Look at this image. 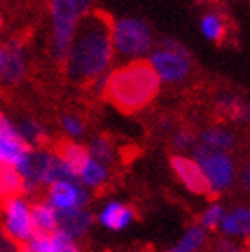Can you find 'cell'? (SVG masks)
Segmentation results:
<instances>
[{
	"label": "cell",
	"mask_w": 250,
	"mask_h": 252,
	"mask_svg": "<svg viewBox=\"0 0 250 252\" xmlns=\"http://www.w3.org/2000/svg\"><path fill=\"white\" fill-rule=\"evenodd\" d=\"M111 25V16L102 11H90L82 18L62 63L72 81L95 83L96 79L107 75L115 61Z\"/></svg>",
	"instance_id": "obj_1"
},
{
	"label": "cell",
	"mask_w": 250,
	"mask_h": 252,
	"mask_svg": "<svg viewBox=\"0 0 250 252\" xmlns=\"http://www.w3.org/2000/svg\"><path fill=\"white\" fill-rule=\"evenodd\" d=\"M161 81L145 59L120 64L106 75L102 95L125 115L141 111L157 97Z\"/></svg>",
	"instance_id": "obj_2"
},
{
	"label": "cell",
	"mask_w": 250,
	"mask_h": 252,
	"mask_svg": "<svg viewBox=\"0 0 250 252\" xmlns=\"http://www.w3.org/2000/svg\"><path fill=\"white\" fill-rule=\"evenodd\" d=\"M90 9L92 0H50L52 58L56 59V63H64L73 34Z\"/></svg>",
	"instance_id": "obj_3"
},
{
	"label": "cell",
	"mask_w": 250,
	"mask_h": 252,
	"mask_svg": "<svg viewBox=\"0 0 250 252\" xmlns=\"http://www.w3.org/2000/svg\"><path fill=\"white\" fill-rule=\"evenodd\" d=\"M111 39H113L115 56L127 59V63L143 59V56L152 52L156 43L150 25L145 20L132 16L113 20Z\"/></svg>",
	"instance_id": "obj_4"
},
{
	"label": "cell",
	"mask_w": 250,
	"mask_h": 252,
	"mask_svg": "<svg viewBox=\"0 0 250 252\" xmlns=\"http://www.w3.org/2000/svg\"><path fill=\"white\" fill-rule=\"evenodd\" d=\"M149 64L156 72L159 81L177 84L186 81L193 72V61L189 50L181 41L163 38L157 49L149 54Z\"/></svg>",
	"instance_id": "obj_5"
},
{
	"label": "cell",
	"mask_w": 250,
	"mask_h": 252,
	"mask_svg": "<svg viewBox=\"0 0 250 252\" xmlns=\"http://www.w3.org/2000/svg\"><path fill=\"white\" fill-rule=\"evenodd\" d=\"M193 159L197 161L198 166L202 168L206 174L207 181L211 183L215 193L231 188L232 181H234V163H232L231 156L223 151H217L213 147H207L204 143H197L193 149Z\"/></svg>",
	"instance_id": "obj_6"
},
{
	"label": "cell",
	"mask_w": 250,
	"mask_h": 252,
	"mask_svg": "<svg viewBox=\"0 0 250 252\" xmlns=\"http://www.w3.org/2000/svg\"><path fill=\"white\" fill-rule=\"evenodd\" d=\"M0 208L4 215L5 233L16 243L29 242L32 236V225H31V209L27 202L22 199H11Z\"/></svg>",
	"instance_id": "obj_7"
},
{
	"label": "cell",
	"mask_w": 250,
	"mask_h": 252,
	"mask_svg": "<svg viewBox=\"0 0 250 252\" xmlns=\"http://www.w3.org/2000/svg\"><path fill=\"white\" fill-rule=\"evenodd\" d=\"M170 166L191 193L206 195L209 199L217 197L211 183L207 181L206 174H204L202 168L198 166V163L195 159H189L186 156H172L170 158Z\"/></svg>",
	"instance_id": "obj_8"
},
{
	"label": "cell",
	"mask_w": 250,
	"mask_h": 252,
	"mask_svg": "<svg viewBox=\"0 0 250 252\" xmlns=\"http://www.w3.org/2000/svg\"><path fill=\"white\" fill-rule=\"evenodd\" d=\"M50 200L56 209L82 208L88 200V195L77 183L56 181L50 185Z\"/></svg>",
	"instance_id": "obj_9"
},
{
	"label": "cell",
	"mask_w": 250,
	"mask_h": 252,
	"mask_svg": "<svg viewBox=\"0 0 250 252\" xmlns=\"http://www.w3.org/2000/svg\"><path fill=\"white\" fill-rule=\"evenodd\" d=\"M56 222H58V231L73 240L75 236H82L86 233V229L92 223V215L84 208L56 209Z\"/></svg>",
	"instance_id": "obj_10"
},
{
	"label": "cell",
	"mask_w": 250,
	"mask_h": 252,
	"mask_svg": "<svg viewBox=\"0 0 250 252\" xmlns=\"http://www.w3.org/2000/svg\"><path fill=\"white\" fill-rule=\"evenodd\" d=\"M52 154L56 156L59 161H62L75 177H79L82 166L86 165L88 159L92 158L86 147H82V145H79V143H75V141H70V140L58 141L56 147H54Z\"/></svg>",
	"instance_id": "obj_11"
},
{
	"label": "cell",
	"mask_w": 250,
	"mask_h": 252,
	"mask_svg": "<svg viewBox=\"0 0 250 252\" xmlns=\"http://www.w3.org/2000/svg\"><path fill=\"white\" fill-rule=\"evenodd\" d=\"M217 111L227 120L238 124H250V104L240 95L231 92H223L217 97Z\"/></svg>",
	"instance_id": "obj_12"
},
{
	"label": "cell",
	"mask_w": 250,
	"mask_h": 252,
	"mask_svg": "<svg viewBox=\"0 0 250 252\" xmlns=\"http://www.w3.org/2000/svg\"><path fill=\"white\" fill-rule=\"evenodd\" d=\"M31 225H32V236L50 238L58 233V222H56V208L50 202H36L31 209Z\"/></svg>",
	"instance_id": "obj_13"
},
{
	"label": "cell",
	"mask_w": 250,
	"mask_h": 252,
	"mask_svg": "<svg viewBox=\"0 0 250 252\" xmlns=\"http://www.w3.org/2000/svg\"><path fill=\"white\" fill-rule=\"evenodd\" d=\"M25 68H27V63H25V52L22 45L16 41L5 45V64L0 79L7 84L20 83L25 75Z\"/></svg>",
	"instance_id": "obj_14"
},
{
	"label": "cell",
	"mask_w": 250,
	"mask_h": 252,
	"mask_svg": "<svg viewBox=\"0 0 250 252\" xmlns=\"http://www.w3.org/2000/svg\"><path fill=\"white\" fill-rule=\"evenodd\" d=\"M25 191V179L15 166L0 163V206L11 199H18Z\"/></svg>",
	"instance_id": "obj_15"
},
{
	"label": "cell",
	"mask_w": 250,
	"mask_h": 252,
	"mask_svg": "<svg viewBox=\"0 0 250 252\" xmlns=\"http://www.w3.org/2000/svg\"><path fill=\"white\" fill-rule=\"evenodd\" d=\"M227 18L220 11H207L206 15L200 18V32L204 38L213 41V43H220L227 36Z\"/></svg>",
	"instance_id": "obj_16"
},
{
	"label": "cell",
	"mask_w": 250,
	"mask_h": 252,
	"mask_svg": "<svg viewBox=\"0 0 250 252\" xmlns=\"http://www.w3.org/2000/svg\"><path fill=\"white\" fill-rule=\"evenodd\" d=\"M134 217V211L129 208V206H124V204L118 202H111L106 206V209L100 213V222L106 225L107 229H113V231H120V229L127 227Z\"/></svg>",
	"instance_id": "obj_17"
},
{
	"label": "cell",
	"mask_w": 250,
	"mask_h": 252,
	"mask_svg": "<svg viewBox=\"0 0 250 252\" xmlns=\"http://www.w3.org/2000/svg\"><path fill=\"white\" fill-rule=\"evenodd\" d=\"M221 231L229 236H247L250 238V209L238 208L232 213L225 215L221 220Z\"/></svg>",
	"instance_id": "obj_18"
},
{
	"label": "cell",
	"mask_w": 250,
	"mask_h": 252,
	"mask_svg": "<svg viewBox=\"0 0 250 252\" xmlns=\"http://www.w3.org/2000/svg\"><path fill=\"white\" fill-rule=\"evenodd\" d=\"M198 143H204L207 147H213L217 151H231L236 145V138L231 131L221 129V127H207L204 131L198 132Z\"/></svg>",
	"instance_id": "obj_19"
},
{
	"label": "cell",
	"mask_w": 250,
	"mask_h": 252,
	"mask_svg": "<svg viewBox=\"0 0 250 252\" xmlns=\"http://www.w3.org/2000/svg\"><path fill=\"white\" fill-rule=\"evenodd\" d=\"M79 177L82 179V183L88 186H93V188H98L106 183L107 179V170L104 165H100L98 161H95L93 158L88 159V163L82 166Z\"/></svg>",
	"instance_id": "obj_20"
},
{
	"label": "cell",
	"mask_w": 250,
	"mask_h": 252,
	"mask_svg": "<svg viewBox=\"0 0 250 252\" xmlns=\"http://www.w3.org/2000/svg\"><path fill=\"white\" fill-rule=\"evenodd\" d=\"M204 242H206V233L200 227H191L177 245H173L166 252H197L204 245Z\"/></svg>",
	"instance_id": "obj_21"
},
{
	"label": "cell",
	"mask_w": 250,
	"mask_h": 252,
	"mask_svg": "<svg viewBox=\"0 0 250 252\" xmlns=\"http://www.w3.org/2000/svg\"><path fill=\"white\" fill-rule=\"evenodd\" d=\"M88 152L100 165H111L113 163V143L106 136H95L92 143H90V151Z\"/></svg>",
	"instance_id": "obj_22"
},
{
	"label": "cell",
	"mask_w": 250,
	"mask_h": 252,
	"mask_svg": "<svg viewBox=\"0 0 250 252\" xmlns=\"http://www.w3.org/2000/svg\"><path fill=\"white\" fill-rule=\"evenodd\" d=\"M20 136L24 138V141L27 143V145H39V143H43L45 140V132L43 129L36 124V122L32 120H25L22 122V126H20L18 129Z\"/></svg>",
	"instance_id": "obj_23"
},
{
	"label": "cell",
	"mask_w": 250,
	"mask_h": 252,
	"mask_svg": "<svg viewBox=\"0 0 250 252\" xmlns=\"http://www.w3.org/2000/svg\"><path fill=\"white\" fill-rule=\"evenodd\" d=\"M223 217H225V211H223V208H221L220 204H211V206L204 211L200 223H202L206 229H211L213 231V229H217L218 225H220Z\"/></svg>",
	"instance_id": "obj_24"
},
{
	"label": "cell",
	"mask_w": 250,
	"mask_h": 252,
	"mask_svg": "<svg viewBox=\"0 0 250 252\" xmlns=\"http://www.w3.org/2000/svg\"><path fill=\"white\" fill-rule=\"evenodd\" d=\"M195 140H197V136L193 134V131L181 129V131L175 132V136H173V145H175V149L184 151V149H189L195 143Z\"/></svg>",
	"instance_id": "obj_25"
},
{
	"label": "cell",
	"mask_w": 250,
	"mask_h": 252,
	"mask_svg": "<svg viewBox=\"0 0 250 252\" xmlns=\"http://www.w3.org/2000/svg\"><path fill=\"white\" fill-rule=\"evenodd\" d=\"M62 126L72 136H82L84 134V126L82 122L75 117H64L62 118Z\"/></svg>",
	"instance_id": "obj_26"
},
{
	"label": "cell",
	"mask_w": 250,
	"mask_h": 252,
	"mask_svg": "<svg viewBox=\"0 0 250 252\" xmlns=\"http://www.w3.org/2000/svg\"><path fill=\"white\" fill-rule=\"evenodd\" d=\"M0 252H20V245L4 229H0Z\"/></svg>",
	"instance_id": "obj_27"
},
{
	"label": "cell",
	"mask_w": 250,
	"mask_h": 252,
	"mask_svg": "<svg viewBox=\"0 0 250 252\" xmlns=\"http://www.w3.org/2000/svg\"><path fill=\"white\" fill-rule=\"evenodd\" d=\"M241 186L247 193H250V159L241 168Z\"/></svg>",
	"instance_id": "obj_28"
},
{
	"label": "cell",
	"mask_w": 250,
	"mask_h": 252,
	"mask_svg": "<svg viewBox=\"0 0 250 252\" xmlns=\"http://www.w3.org/2000/svg\"><path fill=\"white\" fill-rule=\"evenodd\" d=\"M4 64H5V47H2V45H0V75H2Z\"/></svg>",
	"instance_id": "obj_29"
},
{
	"label": "cell",
	"mask_w": 250,
	"mask_h": 252,
	"mask_svg": "<svg viewBox=\"0 0 250 252\" xmlns=\"http://www.w3.org/2000/svg\"><path fill=\"white\" fill-rule=\"evenodd\" d=\"M243 252H250V238H249V242H247V245H245V251Z\"/></svg>",
	"instance_id": "obj_30"
},
{
	"label": "cell",
	"mask_w": 250,
	"mask_h": 252,
	"mask_svg": "<svg viewBox=\"0 0 250 252\" xmlns=\"http://www.w3.org/2000/svg\"><path fill=\"white\" fill-rule=\"evenodd\" d=\"M130 252H149L147 249H136V251H130Z\"/></svg>",
	"instance_id": "obj_31"
}]
</instances>
